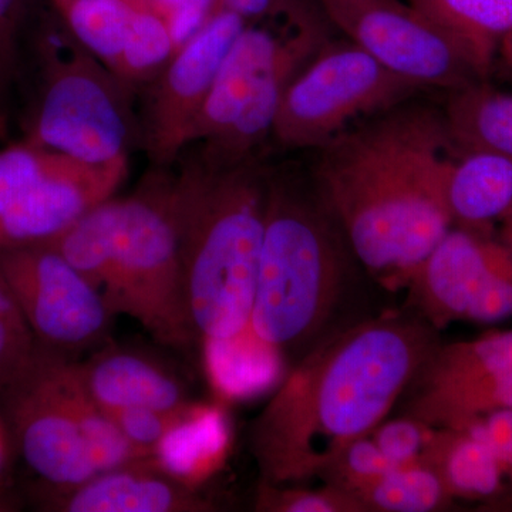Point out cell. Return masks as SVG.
I'll use <instances>...</instances> for the list:
<instances>
[{"label":"cell","instance_id":"3","mask_svg":"<svg viewBox=\"0 0 512 512\" xmlns=\"http://www.w3.org/2000/svg\"><path fill=\"white\" fill-rule=\"evenodd\" d=\"M268 171L211 168L192 158L174 178V207L191 319L202 340H225L251 320L264 242Z\"/></svg>","mask_w":512,"mask_h":512},{"label":"cell","instance_id":"41","mask_svg":"<svg viewBox=\"0 0 512 512\" xmlns=\"http://www.w3.org/2000/svg\"><path fill=\"white\" fill-rule=\"evenodd\" d=\"M2 450H3V446H2V436H0V458H2Z\"/></svg>","mask_w":512,"mask_h":512},{"label":"cell","instance_id":"7","mask_svg":"<svg viewBox=\"0 0 512 512\" xmlns=\"http://www.w3.org/2000/svg\"><path fill=\"white\" fill-rule=\"evenodd\" d=\"M30 143L83 161L128 160L136 138L128 87L66 29L53 36Z\"/></svg>","mask_w":512,"mask_h":512},{"label":"cell","instance_id":"9","mask_svg":"<svg viewBox=\"0 0 512 512\" xmlns=\"http://www.w3.org/2000/svg\"><path fill=\"white\" fill-rule=\"evenodd\" d=\"M332 28L423 90L483 79L460 46L409 0H315Z\"/></svg>","mask_w":512,"mask_h":512},{"label":"cell","instance_id":"11","mask_svg":"<svg viewBox=\"0 0 512 512\" xmlns=\"http://www.w3.org/2000/svg\"><path fill=\"white\" fill-rule=\"evenodd\" d=\"M0 271L33 335L53 352H82L106 339L113 315L103 296L53 249H0Z\"/></svg>","mask_w":512,"mask_h":512},{"label":"cell","instance_id":"32","mask_svg":"<svg viewBox=\"0 0 512 512\" xmlns=\"http://www.w3.org/2000/svg\"><path fill=\"white\" fill-rule=\"evenodd\" d=\"M439 429L431 427L414 417L403 416L399 419L383 421L370 437L396 466L427 464V458L436 441Z\"/></svg>","mask_w":512,"mask_h":512},{"label":"cell","instance_id":"2","mask_svg":"<svg viewBox=\"0 0 512 512\" xmlns=\"http://www.w3.org/2000/svg\"><path fill=\"white\" fill-rule=\"evenodd\" d=\"M437 345L433 326L400 313L320 339L255 421L262 483L319 477L343 448L383 423Z\"/></svg>","mask_w":512,"mask_h":512},{"label":"cell","instance_id":"36","mask_svg":"<svg viewBox=\"0 0 512 512\" xmlns=\"http://www.w3.org/2000/svg\"><path fill=\"white\" fill-rule=\"evenodd\" d=\"M458 430H466L483 440L500 454L501 460L512 458V409L484 414Z\"/></svg>","mask_w":512,"mask_h":512},{"label":"cell","instance_id":"13","mask_svg":"<svg viewBox=\"0 0 512 512\" xmlns=\"http://www.w3.org/2000/svg\"><path fill=\"white\" fill-rule=\"evenodd\" d=\"M248 23L237 13L218 8L154 79L141 133L148 157L158 167L173 164L187 148L191 124Z\"/></svg>","mask_w":512,"mask_h":512},{"label":"cell","instance_id":"19","mask_svg":"<svg viewBox=\"0 0 512 512\" xmlns=\"http://www.w3.org/2000/svg\"><path fill=\"white\" fill-rule=\"evenodd\" d=\"M36 367L47 387L82 431L100 473L153 458L134 447L117 429L106 410L90 396L76 363L49 349L47 352L39 350Z\"/></svg>","mask_w":512,"mask_h":512},{"label":"cell","instance_id":"6","mask_svg":"<svg viewBox=\"0 0 512 512\" xmlns=\"http://www.w3.org/2000/svg\"><path fill=\"white\" fill-rule=\"evenodd\" d=\"M113 315L136 319L161 345L191 348L200 338L185 289L174 178L158 175L120 198Z\"/></svg>","mask_w":512,"mask_h":512},{"label":"cell","instance_id":"16","mask_svg":"<svg viewBox=\"0 0 512 512\" xmlns=\"http://www.w3.org/2000/svg\"><path fill=\"white\" fill-rule=\"evenodd\" d=\"M66 512H202L211 505L168 474L154 458L101 471L86 483L60 490Z\"/></svg>","mask_w":512,"mask_h":512},{"label":"cell","instance_id":"15","mask_svg":"<svg viewBox=\"0 0 512 512\" xmlns=\"http://www.w3.org/2000/svg\"><path fill=\"white\" fill-rule=\"evenodd\" d=\"M127 170L128 160L110 164L67 161L0 218V249L29 247L56 237L113 198Z\"/></svg>","mask_w":512,"mask_h":512},{"label":"cell","instance_id":"4","mask_svg":"<svg viewBox=\"0 0 512 512\" xmlns=\"http://www.w3.org/2000/svg\"><path fill=\"white\" fill-rule=\"evenodd\" d=\"M353 255L311 180L269 173L249 328L282 357L318 343L339 308ZM356 259V258H355Z\"/></svg>","mask_w":512,"mask_h":512},{"label":"cell","instance_id":"34","mask_svg":"<svg viewBox=\"0 0 512 512\" xmlns=\"http://www.w3.org/2000/svg\"><path fill=\"white\" fill-rule=\"evenodd\" d=\"M36 355L35 335L22 313H0V386L8 390Z\"/></svg>","mask_w":512,"mask_h":512},{"label":"cell","instance_id":"1","mask_svg":"<svg viewBox=\"0 0 512 512\" xmlns=\"http://www.w3.org/2000/svg\"><path fill=\"white\" fill-rule=\"evenodd\" d=\"M454 151L443 110L416 97L318 150L312 183L353 255L390 291L453 228L444 183Z\"/></svg>","mask_w":512,"mask_h":512},{"label":"cell","instance_id":"35","mask_svg":"<svg viewBox=\"0 0 512 512\" xmlns=\"http://www.w3.org/2000/svg\"><path fill=\"white\" fill-rule=\"evenodd\" d=\"M28 0H0V93L8 87L15 66L16 37Z\"/></svg>","mask_w":512,"mask_h":512},{"label":"cell","instance_id":"12","mask_svg":"<svg viewBox=\"0 0 512 512\" xmlns=\"http://www.w3.org/2000/svg\"><path fill=\"white\" fill-rule=\"evenodd\" d=\"M404 416L436 429H463L512 409V329L437 345L407 387Z\"/></svg>","mask_w":512,"mask_h":512},{"label":"cell","instance_id":"39","mask_svg":"<svg viewBox=\"0 0 512 512\" xmlns=\"http://www.w3.org/2000/svg\"><path fill=\"white\" fill-rule=\"evenodd\" d=\"M500 227V239H498V241L504 245L505 249H507L512 256V212L501 222Z\"/></svg>","mask_w":512,"mask_h":512},{"label":"cell","instance_id":"18","mask_svg":"<svg viewBox=\"0 0 512 512\" xmlns=\"http://www.w3.org/2000/svg\"><path fill=\"white\" fill-rule=\"evenodd\" d=\"M444 194L453 227L491 235L512 212V161L490 151H457L448 161Z\"/></svg>","mask_w":512,"mask_h":512},{"label":"cell","instance_id":"28","mask_svg":"<svg viewBox=\"0 0 512 512\" xmlns=\"http://www.w3.org/2000/svg\"><path fill=\"white\" fill-rule=\"evenodd\" d=\"M175 53L167 22L146 0L134 19L114 74L128 87L153 82Z\"/></svg>","mask_w":512,"mask_h":512},{"label":"cell","instance_id":"22","mask_svg":"<svg viewBox=\"0 0 512 512\" xmlns=\"http://www.w3.org/2000/svg\"><path fill=\"white\" fill-rule=\"evenodd\" d=\"M443 114L454 151H490L512 161V93L478 80L448 92Z\"/></svg>","mask_w":512,"mask_h":512},{"label":"cell","instance_id":"17","mask_svg":"<svg viewBox=\"0 0 512 512\" xmlns=\"http://www.w3.org/2000/svg\"><path fill=\"white\" fill-rule=\"evenodd\" d=\"M76 367L87 392L106 412L123 407L177 412L192 404L180 380L136 353L104 349Z\"/></svg>","mask_w":512,"mask_h":512},{"label":"cell","instance_id":"38","mask_svg":"<svg viewBox=\"0 0 512 512\" xmlns=\"http://www.w3.org/2000/svg\"><path fill=\"white\" fill-rule=\"evenodd\" d=\"M150 5L160 13L163 18L175 12V10L183 8L188 3L195 2V0H148Z\"/></svg>","mask_w":512,"mask_h":512},{"label":"cell","instance_id":"31","mask_svg":"<svg viewBox=\"0 0 512 512\" xmlns=\"http://www.w3.org/2000/svg\"><path fill=\"white\" fill-rule=\"evenodd\" d=\"M256 510L274 512H363L353 495L326 484L320 490L259 485Z\"/></svg>","mask_w":512,"mask_h":512},{"label":"cell","instance_id":"33","mask_svg":"<svg viewBox=\"0 0 512 512\" xmlns=\"http://www.w3.org/2000/svg\"><path fill=\"white\" fill-rule=\"evenodd\" d=\"M192 407L194 404L177 412H163L150 407H123L106 413L134 447L153 457L161 441L190 414Z\"/></svg>","mask_w":512,"mask_h":512},{"label":"cell","instance_id":"23","mask_svg":"<svg viewBox=\"0 0 512 512\" xmlns=\"http://www.w3.org/2000/svg\"><path fill=\"white\" fill-rule=\"evenodd\" d=\"M427 464L436 468L453 498L481 500L504 493V461L466 430L439 429Z\"/></svg>","mask_w":512,"mask_h":512},{"label":"cell","instance_id":"5","mask_svg":"<svg viewBox=\"0 0 512 512\" xmlns=\"http://www.w3.org/2000/svg\"><path fill=\"white\" fill-rule=\"evenodd\" d=\"M328 22L286 23L284 33L251 22L239 33L200 113L187 147L200 144V157L214 167H234L254 158L272 137L289 84L330 39Z\"/></svg>","mask_w":512,"mask_h":512},{"label":"cell","instance_id":"21","mask_svg":"<svg viewBox=\"0 0 512 512\" xmlns=\"http://www.w3.org/2000/svg\"><path fill=\"white\" fill-rule=\"evenodd\" d=\"M119 198H110L84 214L56 237L37 245L62 255L99 291L111 312L117 291L116 241ZM113 315V312H111Z\"/></svg>","mask_w":512,"mask_h":512},{"label":"cell","instance_id":"29","mask_svg":"<svg viewBox=\"0 0 512 512\" xmlns=\"http://www.w3.org/2000/svg\"><path fill=\"white\" fill-rule=\"evenodd\" d=\"M69 160L72 158L33 143L0 151V218Z\"/></svg>","mask_w":512,"mask_h":512},{"label":"cell","instance_id":"25","mask_svg":"<svg viewBox=\"0 0 512 512\" xmlns=\"http://www.w3.org/2000/svg\"><path fill=\"white\" fill-rule=\"evenodd\" d=\"M227 447L224 416L217 409L194 406L161 441L153 458L168 474L187 484L192 478H202L214 471L224 460Z\"/></svg>","mask_w":512,"mask_h":512},{"label":"cell","instance_id":"26","mask_svg":"<svg viewBox=\"0 0 512 512\" xmlns=\"http://www.w3.org/2000/svg\"><path fill=\"white\" fill-rule=\"evenodd\" d=\"M64 28L114 73L146 0H52Z\"/></svg>","mask_w":512,"mask_h":512},{"label":"cell","instance_id":"30","mask_svg":"<svg viewBox=\"0 0 512 512\" xmlns=\"http://www.w3.org/2000/svg\"><path fill=\"white\" fill-rule=\"evenodd\" d=\"M397 467L384 456L369 434L343 448L319 477L326 484L352 495Z\"/></svg>","mask_w":512,"mask_h":512},{"label":"cell","instance_id":"40","mask_svg":"<svg viewBox=\"0 0 512 512\" xmlns=\"http://www.w3.org/2000/svg\"><path fill=\"white\" fill-rule=\"evenodd\" d=\"M503 52L507 53L508 57H510V60L512 62V43L511 45H507V46H504L503 49Z\"/></svg>","mask_w":512,"mask_h":512},{"label":"cell","instance_id":"20","mask_svg":"<svg viewBox=\"0 0 512 512\" xmlns=\"http://www.w3.org/2000/svg\"><path fill=\"white\" fill-rule=\"evenodd\" d=\"M447 33L485 76L512 39V0H409Z\"/></svg>","mask_w":512,"mask_h":512},{"label":"cell","instance_id":"8","mask_svg":"<svg viewBox=\"0 0 512 512\" xmlns=\"http://www.w3.org/2000/svg\"><path fill=\"white\" fill-rule=\"evenodd\" d=\"M421 92L345 37L329 39L286 89L272 138L293 150H320Z\"/></svg>","mask_w":512,"mask_h":512},{"label":"cell","instance_id":"24","mask_svg":"<svg viewBox=\"0 0 512 512\" xmlns=\"http://www.w3.org/2000/svg\"><path fill=\"white\" fill-rule=\"evenodd\" d=\"M205 360L215 389L225 397L264 392L282 377L284 357L256 338L251 328L225 340H204Z\"/></svg>","mask_w":512,"mask_h":512},{"label":"cell","instance_id":"10","mask_svg":"<svg viewBox=\"0 0 512 512\" xmlns=\"http://www.w3.org/2000/svg\"><path fill=\"white\" fill-rule=\"evenodd\" d=\"M404 289L417 316L436 330L504 322L512 318V256L491 235L453 227Z\"/></svg>","mask_w":512,"mask_h":512},{"label":"cell","instance_id":"37","mask_svg":"<svg viewBox=\"0 0 512 512\" xmlns=\"http://www.w3.org/2000/svg\"><path fill=\"white\" fill-rule=\"evenodd\" d=\"M0 313H5V315L22 313L15 298H13L12 292H10L8 284H6L2 271H0Z\"/></svg>","mask_w":512,"mask_h":512},{"label":"cell","instance_id":"14","mask_svg":"<svg viewBox=\"0 0 512 512\" xmlns=\"http://www.w3.org/2000/svg\"><path fill=\"white\" fill-rule=\"evenodd\" d=\"M36 357L8 389L16 436L23 458L37 476L59 490H69L100 470L82 431L37 372Z\"/></svg>","mask_w":512,"mask_h":512},{"label":"cell","instance_id":"27","mask_svg":"<svg viewBox=\"0 0 512 512\" xmlns=\"http://www.w3.org/2000/svg\"><path fill=\"white\" fill-rule=\"evenodd\" d=\"M352 495L365 511L383 512L436 511L453 500L430 464L394 468Z\"/></svg>","mask_w":512,"mask_h":512}]
</instances>
